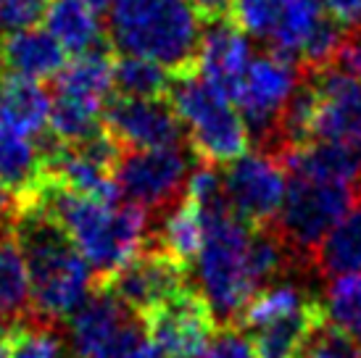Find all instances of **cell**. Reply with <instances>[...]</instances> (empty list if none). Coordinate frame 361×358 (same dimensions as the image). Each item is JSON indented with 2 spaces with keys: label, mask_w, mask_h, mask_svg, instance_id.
I'll use <instances>...</instances> for the list:
<instances>
[{
  "label": "cell",
  "mask_w": 361,
  "mask_h": 358,
  "mask_svg": "<svg viewBox=\"0 0 361 358\" xmlns=\"http://www.w3.org/2000/svg\"><path fill=\"white\" fill-rule=\"evenodd\" d=\"M309 77L317 95L311 140L361 148V80L335 69Z\"/></svg>",
  "instance_id": "obj_14"
},
{
  "label": "cell",
  "mask_w": 361,
  "mask_h": 358,
  "mask_svg": "<svg viewBox=\"0 0 361 358\" xmlns=\"http://www.w3.org/2000/svg\"><path fill=\"white\" fill-rule=\"evenodd\" d=\"M253 58V48L248 35L232 19L211 21L203 27L201 58H198V74L216 87L227 100L235 98L238 85Z\"/></svg>",
  "instance_id": "obj_15"
},
{
  "label": "cell",
  "mask_w": 361,
  "mask_h": 358,
  "mask_svg": "<svg viewBox=\"0 0 361 358\" xmlns=\"http://www.w3.org/2000/svg\"><path fill=\"white\" fill-rule=\"evenodd\" d=\"M309 303H314V300H311L298 285H293V282L267 285V288H261L259 292L248 300V306L243 309L235 327L245 329V332L251 335V332L267 327V324L277 321V319H285V316H290V314H295V311L306 309Z\"/></svg>",
  "instance_id": "obj_24"
},
{
  "label": "cell",
  "mask_w": 361,
  "mask_h": 358,
  "mask_svg": "<svg viewBox=\"0 0 361 358\" xmlns=\"http://www.w3.org/2000/svg\"><path fill=\"white\" fill-rule=\"evenodd\" d=\"M66 50L48 30L30 27L0 37V69L27 80H53L66 66Z\"/></svg>",
  "instance_id": "obj_16"
},
{
  "label": "cell",
  "mask_w": 361,
  "mask_h": 358,
  "mask_svg": "<svg viewBox=\"0 0 361 358\" xmlns=\"http://www.w3.org/2000/svg\"><path fill=\"white\" fill-rule=\"evenodd\" d=\"M82 3L95 13H109L111 6H114V0H82Z\"/></svg>",
  "instance_id": "obj_37"
},
{
  "label": "cell",
  "mask_w": 361,
  "mask_h": 358,
  "mask_svg": "<svg viewBox=\"0 0 361 358\" xmlns=\"http://www.w3.org/2000/svg\"><path fill=\"white\" fill-rule=\"evenodd\" d=\"M295 358H361V350L343 335L338 327H332L327 316H322L311 332L303 338Z\"/></svg>",
  "instance_id": "obj_29"
},
{
  "label": "cell",
  "mask_w": 361,
  "mask_h": 358,
  "mask_svg": "<svg viewBox=\"0 0 361 358\" xmlns=\"http://www.w3.org/2000/svg\"><path fill=\"white\" fill-rule=\"evenodd\" d=\"M330 16L343 27L361 24V0H324Z\"/></svg>",
  "instance_id": "obj_35"
},
{
  "label": "cell",
  "mask_w": 361,
  "mask_h": 358,
  "mask_svg": "<svg viewBox=\"0 0 361 358\" xmlns=\"http://www.w3.org/2000/svg\"><path fill=\"white\" fill-rule=\"evenodd\" d=\"M30 274L32 324L61 327L98 288V277L59 221L35 200H24L13 221Z\"/></svg>",
  "instance_id": "obj_1"
},
{
  "label": "cell",
  "mask_w": 361,
  "mask_h": 358,
  "mask_svg": "<svg viewBox=\"0 0 361 358\" xmlns=\"http://www.w3.org/2000/svg\"><path fill=\"white\" fill-rule=\"evenodd\" d=\"M298 82H301V69L269 50L251 58L232 98V106L240 111L256 153L264 156L271 153L280 113L295 92Z\"/></svg>",
  "instance_id": "obj_8"
},
{
  "label": "cell",
  "mask_w": 361,
  "mask_h": 358,
  "mask_svg": "<svg viewBox=\"0 0 361 358\" xmlns=\"http://www.w3.org/2000/svg\"><path fill=\"white\" fill-rule=\"evenodd\" d=\"M111 87L121 98H169L171 74L159 63L135 56H114Z\"/></svg>",
  "instance_id": "obj_25"
},
{
  "label": "cell",
  "mask_w": 361,
  "mask_h": 358,
  "mask_svg": "<svg viewBox=\"0 0 361 358\" xmlns=\"http://www.w3.org/2000/svg\"><path fill=\"white\" fill-rule=\"evenodd\" d=\"M0 358H11V345H8V335H0Z\"/></svg>",
  "instance_id": "obj_38"
},
{
  "label": "cell",
  "mask_w": 361,
  "mask_h": 358,
  "mask_svg": "<svg viewBox=\"0 0 361 358\" xmlns=\"http://www.w3.org/2000/svg\"><path fill=\"white\" fill-rule=\"evenodd\" d=\"M145 327L164 358H201L216 329V319L201 292L188 285L164 306L151 311L145 316Z\"/></svg>",
  "instance_id": "obj_13"
},
{
  "label": "cell",
  "mask_w": 361,
  "mask_h": 358,
  "mask_svg": "<svg viewBox=\"0 0 361 358\" xmlns=\"http://www.w3.org/2000/svg\"><path fill=\"white\" fill-rule=\"evenodd\" d=\"M285 0H232V21L248 37L269 42L282 19Z\"/></svg>",
  "instance_id": "obj_27"
},
{
  "label": "cell",
  "mask_w": 361,
  "mask_h": 358,
  "mask_svg": "<svg viewBox=\"0 0 361 358\" xmlns=\"http://www.w3.org/2000/svg\"><path fill=\"white\" fill-rule=\"evenodd\" d=\"M356 185L285 174V198L269 227L277 232L295 271H314V253L343 214L351 209Z\"/></svg>",
  "instance_id": "obj_5"
},
{
  "label": "cell",
  "mask_w": 361,
  "mask_h": 358,
  "mask_svg": "<svg viewBox=\"0 0 361 358\" xmlns=\"http://www.w3.org/2000/svg\"><path fill=\"white\" fill-rule=\"evenodd\" d=\"M119 358H164V356H161V350L156 348V342L151 340V335L145 332V335H140L137 340H132L130 345L119 353Z\"/></svg>",
  "instance_id": "obj_36"
},
{
  "label": "cell",
  "mask_w": 361,
  "mask_h": 358,
  "mask_svg": "<svg viewBox=\"0 0 361 358\" xmlns=\"http://www.w3.org/2000/svg\"><path fill=\"white\" fill-rule=\"evenodd\" d=\"M51 0H0V37L37 27L48 13Z\"/></svg>",
  "instance_id": "obj_30"
},
{
  "label": "cell",
  "mask_w": 361,
  "mask_h": 358,
  "mask_svg": "<svg viewBox=\"0 0 361 358\" xmlns=\"http://www.w3.org/2000/svg\"><path fill=\"white\" fill-rule=\"evenodd\" d=\"M45 21L48 32L71 58L98 50H114L106 35V24H101L98 13L87 8L82 0H51Z\"/></svg>",
  "instance_id": "obj_19"
},
{
  "label": "cell",
  "mask_w": 361,
  "mask_h": 358,
  "mask_svg": "<svg viewBox=\"0 0 361 358\" xmlns=\"http://www.w3.org/2000/svg\"><path fill=\"white\" fill-rule=\"evenodd\" d=\"M159 224L148 232V245L159 248L161 253H166L169 259L182 264L185 268H190L195 264V256L201 250L203 242V224L198 206L192 200L182 198L177 206H171Z\"/></svg>",
  "instance_id": "obj_22"
},
{
  "label": "cell",
  "mask_w": 361,
  "mask_h": 358,
  "mask_svg": "<svg viewBox=\"0 0 361 358\" xmlns=\"http://www.w3.org/2000/svg\"><path fill=\"white\" fill-rule=\"evenodd\" d=\"M203 27L188 0H114L106 19L116 56L153 61L171 77L198 74Z\"/></svg>",
  "instance_id": "obj_3"
},
{
  "label": "cell",
  "mask_w": 361,
  "mask_h": 358,
  "mask_svg": "<svg viewBox=\"0 0 361 358\" xmlns=\"http://www.w3.org/2000/svg\"><path fill=\"white\" fill-rule=\"evenodd\" d=\"M201 358H256V348L245 329L227 324L214 329Z\"/></svg>",
  "instance_id": "obj_31"
},
{
  "label": "cell",
  "mask_w": 361,
  "mask_h": 358,
  "mask_svg": "<svg viewBox=\"0 0 361 358\" xmlns=\"http://www.w3.org/2000/svg\"><path fill=\"white\" fill-rule=\"evenodd\" d=\"M45 177L40 142L0 124V182L24 203L40 190Z\"/></svg>",
  "instance_id": "obj_21"
},
{
  "label": "cell",
  "mask_w": 361,
  "mask_h": 358,
  "mask_svg": "<svg viewBox=\"0 0 361 358\" xmlns=\"http://www.w3.org/2000/svg\"><path fill=\"white\" fill-rule=\"evenodd\" d=\"M192 161H198V156L190 145L121 153L114 169L119 198L140 206L151 221L161 219L171 206L185 198L188 179L195 169Z\"/></svg>",
  "instance_id": "obj_7"
},
{
  "label": "cell",
  "mask_w": 361,
  "mask_h": 358,
  "mask_svg": "<svg viewBox=\"0 0 361 358\" xmlns=\"http://www.w3.org/2000/svg\"><path fill=\"white\" fill-rule=\"evenodd\" d=\"M190 8L201 16L203 24L219 19H232V0H188Z\"/></svg>",
  "instance_id": "obj_34"
},
{
  "label": "cell",
  "mask_w": 361,
  "mask_h": 358,
  "mask_svg": "<svg viewBox=\"0 0 361 358\" xmlns=\"http://www.w3.org/2000/svg\"><path fill=\"white\" fill-rule=\"evenodd\" d=\"M98 288H106L127 309L145 319L151 311L188 288V268L145 242L135 259L116 268Z\"/></svg>",
  "instance_id": "obj_12"
},
{
  "label": "cell",
  "mask_w": 361,
  "mask_h": 358,
  "mask_svg": "<svg viewBox=\"0 0 361 358\" xmlns=\"http://www.w3.org/2000/svg\"><path fill=\"white\" fill-rule=\"evenodd\" d=\"M145 332V319L106 288L92 290L69 316V342L77 358H119L121 350Z\"/></svg>",
  "instance_id": "obj_10"
},
{
  "label": "cell",
  "mask_w": 361,
  "mask_h": 358,
  "mask_svg": "<svg viewBox=\"0 0 361 358\" xmlns=\"http://www.w3.org/2000/svg\"><path fill=\"white\" fill-rule=\"evenodd\" d=\"M51 121V87L19 74H0V124L27 137H40Z\"/></svg>",
  "instance_id": "obj_17"
},
{
  "label": "cell",
  "mask_w": 361,
  "mask_h": 358,
  "mask_svg": "<svg viewBox=\"0 0 361 358\" xmlns=\"http://www.w3.org/2000/svg\"><path fill=\"white\" fill-rule=\"evenodd\" d=\"M324 316L361 350V277H338L324 292Z\"/></svg>",
  "instance_id": "obj_26"
},
{
  "label": "cell",
  "mask_w": 361,
  "mask_h": 358,
  "mask_svg": "<svg viewBox=\"0 0 361 358\" xmlns=\"http://www.w3.org/2000/svg\"><path fill=\"white\" fill-rule=\"evenodd\" d=\"M314 274L327 282L338 277H361V177L351 209L327 232L314 253Z\"/></svg>",
  "instance_id": "obj_18"
},
{
  "label": "cell",
  "mask_w": 361,
  "mask_h": 358,
  "mask_svg": "<svg viewBox=\"0 0 361 358\" xmlns=\"http://www.w3.org/2000/svg\"><path fill=\"white\" fill-rule=\"evenodd\" d=\"M11 358H61L63 340L59 335V327L45 324H24L8 335Z\"/></svg>",
  "instance_id": "obj_28"
},
{
  "label": "cell",
  "mask_w": 361,
  "mask_h": 358,
  "mask_svg": "<svg viewBox=\"0 0 361 358\" xmlns=\"http://www.w3.org/2000/svg\"><path fill=\"white\" fill-rule=\"evenodd\" d=\"M330 69L361 80V24L345 27V32H343V37H341V45H338L335 56H332Z\"/></svg>",
  "instance_id": "obj_32"
},
{
  "label": "cell",
  "mask_w": 361,
  "mask_h": 358,
  "mask_svg": "<svg viewBox=\"0 0 361 358\" xmlns=\"http://www.w3.org/2000/svg\"><path fill=\"white\" fill-rule=\"evenodd\" d=\"M114 56H116L114 50H98V53L69 58L66 66L53 77L51 92L103 111L106 100L114 92V87H111Z\"/></svg>",
  "instance_id": "obj_20"
},
{
  "label": "cell",
  "mask_w": 361,
  "mask_h": 358,
  "mask_svg": "<svg viewBox=\"0 0 361 358\" xmlns=\"http://www.w3.org/2000/svg\"><path fill=\"white\" fill-rule=\"evenodd\" d=\"M203 242L195 256V285L211 309L216 327L238 324L248 300L259 292L248 271V240L253 227L232 211L221 195L214 203L198 206Z\"/></svg>",
  "instance_id": "obj_4"
},
{
  "label": "cell",
  "mask_w": 361,
  "mask_h": 358,
  "mask_svg": "<svg viewBox=\"0 0 361 358\" xmlns=\"http://www.w3.org/2000/svg\"><path fill=\"white\" fill-rule=\"evenodd\" d=\"M30 200L42 206L63 227L77 250L92 266L98 285L135 259L151 232V216L140 206H132L127 200L103 203L87 198L66 190L51 177H45L40 190Z\"/></svg>",
  "instance_id": "obj_2"
},
{
  "label": "cell",
  "mask_w": 361,
  "mask_h": 358,
  "mask_svg": "<svg viewBox=\"0 0 361 358\" xmlns=\"http://www.w3.org/2000/svg\"><path fill=\"white\" fill-rule=\"evenodd\" d=\"M19 206H21L19 198L0 182V240L11 237L13 221H16V214H19Z\"/></svg>",
  "instance_id": "obj_33"
},
{
  "label": "cell",
  "mask_w": 361,
  "mask_h": 358,
  "mask_svg": "<svg viewBox=\"0 0 361 358\" xmlns=\"http://www.w3.org/2000/svg\"><path fill=\"white\" fill-rule=\"evenodd\" d=\"M322 316H324V309H322V303L314 300L306 309L295 311L290 316L277 319V321H271L267 327L251 332L256 358H295L303 338L309 335L311 327Z\"/></svg>",
  "instance_id": "obj_23"
},
{
  "label": "cell",
  "mask_w": 361,
  "mask_h": 358,
  "mask_svg": "<svg viewBox=\"0 0 361 358\" xmlns=\"http://www.w3.org/2000/svg\"><path fill=\"white\" fill-rule=\"evenodd\" d=\"M169 103L185 124L192 153L206 163L227 166L248 150V130L240 111L201 74L171 77Z\"/></svg>",
  "instance_id": "obj_6"
},
{
  "label": "cell",
  "mask_w": 361,
  "mask_h": 358,
  "mask_svg": "<svg viewBox=\"0 0 361 358\" xmlns=\"http://www.w3.org/2000/svg\"><path fill=\"white\" fill-rule=\"evenodd\" d=\"M224 198L248 227H269L285 198V169L264 153H243L224 166Z\"/></svg>",
  "instance_id": "obj_11"
},
{
  "label": "cell",
  "mask_w": 361,
  "mask_h": 358,
  "mask_svg": "<svg viewBox=\"0 0 361 358\" xmlns=\"http://www.w3.org/2000/svg\"><path fill=\"white\" fill-rule=\"evenodd\" d=\"M101 124L121 153L190 145L185 124L169 98H121L111 92Z\"/></svg>",
  "instance_id": "obj_9"
}]
</instances>
